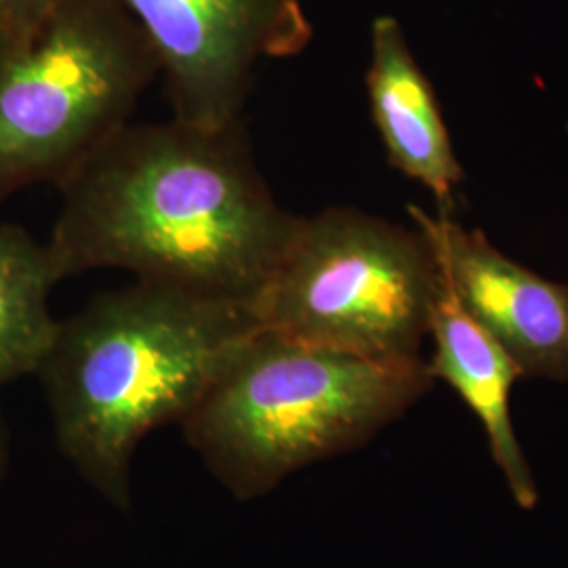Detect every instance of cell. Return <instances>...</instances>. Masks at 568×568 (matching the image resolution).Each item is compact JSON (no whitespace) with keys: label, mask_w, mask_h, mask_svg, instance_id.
Here are the masks:
<instances>
[{"label":"cell","mask_w":568,"mask_h":568,"mask_svg":"<svg viewBox=\"0 0 568 568\" xmlns=\"http://www.w3.org/2000/svg\"><path fill=\"white\" fill-rule=\"evenodd\" d=\"M58 190L47 246L61 281L124 270L135 281L248 304L302 220L267 187L243 121L126 122Z\"/></svg>","instance_id":"6da1fadb"},{"label":"cell","mask_w":568,"mask_h":568,"mask_svg":"<svg viewBox=\"0 0 568 568\" xmlns=\"http://www.w3.org/2000/svg\"><path fill=\"white\" fill-rule=\"evenodd\" d=\"M427 337L434 342L427 373L434 382L440 379L453 387L471 408L514 501L520 508H535L539 490L509 410L511 387L525 375L508 352L459 305L443 274Z\"/></svg>","instance_id":"9c48e42d"},{"label":"cell","mask_w":568,"mask_h":568,"mask_svg":"<svg viewBox=\"0 0 568 568\" xmlns=\"http://www.w3.org/2000/svg\"><path fill=\"white\" fill-rule=\"evenodd\" d=\"M150 42L173 119L206 129L243 121L262 60L312 39L297 0H121Z\"/></svg>","instance_id":"8992f818"},{"label":"cell","mask_w":568,"mask_h":568,"mask_svg":"<svg viewBox=\"0 0 568 568\" xmlns=\"http://www.w3.org/2000/svg\"><path fill=\"white\" fill-rule=\"evenodd\" d=\"M366 91L389 164L429 190L440 213H450L464 169L434 87L410 53L400 23L389 16L371 26Z\"/></svg>","instance_id":"ba28073f"},{"label":"cell","mask_w":568,"mask_h":568,"mask_svg":"<svg viewBox=\"0 0 568 568\" xmlns=\"http://www.w3.org/2000/svg\"><path fill=\"white\" fill-rule=\"evenodd\" d=\"M455 300L501 345L523 375L568 382V284L530 272L450 213L408 206Z\"/></svg>","instance_id":"52a82bcc"},{"label":"cell","mask_w":568,"mask_h":568,"mask_svg":"<svg viewBox=\"0 0 568 568\" xmlns=\"http://www.w3.org/2000/svg\"><path fill=\"white\" fill-rule=\"evenodd\" d=\"M440 267L419 227L331 206L302 217L253 302L265 331L373 361H417Z\"/></svg>","instance_id":"5b68a950"},{"label":"cell","mask_w":568,"mask_h":568,"mask_svg":"<svg viewBox=\"0 0 568 568\" xmlns=\"http://www.w3.org/2000/svg\"><path fill=\"white\" fill-rule=\"evenodd\" d=\"M61 0H0V39H20L37 30Z\"/></svg>","instance_id":"8fae6325"},{"label":"cell","mask_w":568,"mask_h":568,"mask_svg":"<svg viewBox=\"0 0 568 568\" xmlns=\"http://www.w3.org/2000/svg\"><path fill=\"white\" fill-rule=\"evenodd\" d=\"M262 328L253 304L133 281L58 321L37 377L63 457L103 499L131 504V467L159 427L182 424Z\"/></svg>","instance_id":"7a4b0ae2"},{"label":"cell","mask_w":568,"mask_h":568,"mask_svg":"<svg viewBox=\"0 0 568 568\" xmlns=\"http://www.w3.org/2000/svg\"><path fill=\"white\" fill-rule=\"evenodd\" d=\"M434 386L424 358L373 361L260 328L183 419V436L236 499L363 447Z\"/></svg>","instance_id":"3957f363"},{"label":"cell","mask_w":568,"mask_h":568,"mask_svg":"<svg viewBox=\"0 0 568 568\" xmlns=\"http://www.w3.org/2000/svg\"><path fill=\"white\" fill-rule=\"evenodd\" d=\"M58 283L47 243L20 225L0 224V389L37 375L58 326L49 305Z\"/></svg>","instance_id":"30bf717a"},{"label":"cell","mask_w":568,"mask_h":568,"mask_svg":"<svg viewBox=\"0 0 568 568\" xmlns=\"http://www.w3.org/2000/svg\"><path fill=\"white\" fill-rule=\"evenodd\" d=\"M7 467V434H4V426H2V419H0V476Z\"/></svg>","instance_id":"7c38bea8"},{"label":"cell","mask_w":568,"mask_h":568,"mask_svg":"<svg viewBox=\"0 0 568 568\" xmlns=\"http://www.w3.org/2000/svg\"><path fill=\"white\" fill-rule=\"evenodd\" d=\"M159 74L121 0H61L30 34L0 39V206L68 178L129 122Z\"/></svg>","instance_id":"277c9868"}]
</instances>
